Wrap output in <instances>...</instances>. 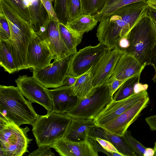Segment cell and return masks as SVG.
Instances as JSON below:
<instances>
[{"mask_svg": "<svg viewBox=\"0 0 156 156\" xmlns=\"http://www.w3.org/2000/svg\"><path fill=\"white\" fill-rule=\"evenodd\" d=\"M149 7L146 1L136 2L122 7L101 21L96 34L99 43L109 50L117 47L120 40L127 36Z\"/></svg>", "mask_w": 156, "mask_h": 156, "instance_id": "1", "label": "cell"}, {"mask_svg": "<svg viewBox=\"0 0 156 156\" xmlns=\"http://www.w3.org/2000/svg\"><path fill=\"white\" fill-rule=\"evenodd\" d=\"M32 103L25 99L17 87L0 86V118L11 121L19 126H33L39 115Z\"/></svg>", "mask_w": 156, "mask_h": 156, "instance_id": "2", "label": "cell"}, {"mask_svg": "<svg viewBox=\"0 0 156 156\" xmlns=\"http://www.w3.org/2000/svg\"><path fill=\"white\" fill-rule=\"evenodd\" d=\"M3 17L9 27L10 37L6 41L13 56L17 72L27 69L26 64L27 52L35 32L30 24L12 9L5 11Z\"/></svg>", "mask_w": 156, "mask_h": 156, "instance_id": "3", "label": "cell"}, {"mask_svg": "<svg viewBox=\"0 0 156 156\" xmlns=\"http://www.w3.org/2000/svg\"><path fill=\"white\" fill-rule=\"evenodd\" d=\"M127 37L129 45L125 52L133 56L142 65H149L156 39L148 11L131 29Z\"/></svg>", "mask_w": 156, "mask_h": 156, "instance_id": "4", "label": "cell"}, {"mask_svg": "<svg viewBox=\"0 0 156 156\" xmlns=\"http://www.w3.org/2000/svg\"><path fill=\"white\" fill-rule=\"evenodd\" d=\"M72 119L66 114L53 111L39 115L32 129L38 147L49 145L63 138Z\"/></svg>", "mask_w": 156, "mask_h": 156, "instance_id": "5", "label": "cell"}, {"mask_svg": "<svg viewBox=\"0 0 156 156\" xmlns=\"http://www.w3.org/2000/svg\"><path fill=\"white\" fill-rule=\"evenodd\" d=\"M30 130L0 118V156H21L29 152L28 145L33 140L27 135Z\"/></svg>", "mask_w": 156, "mask_h": 156, "instance_id": "6", "label": "cell"}, {"mask_svg": "<svg viewBox=\"0 0 156 156\" xmlns=\"http://www.w3.org/2000/svg\"><path fill=\"white\" fill-rule=\"evenodd\" d=\"M113 100L108 84L94 87L65 114L76 119H94Z\"/></svg>", "mask_w": 156, "mask_h": 156, "instance_id": "7", "label": "cell"}, {"mask_svg": "<svg viewBox=\"0 0 156 156\" xmlns=\"http://www.w3.org/2000/svg\"><path fill=\"white\" fill-rule=\"evenodd\" d=\"M73 55L54 60L51 63L33 70V76L46 88H55L63 85L69 75L70 61Z\"/></svg>", "mask_w": 156, "mask_h": 156, "instance_id": "8", "label": "cell"}, {"mask_svg": "<svg viewBox=\"0 0 156 156\" xmlns=\"http://www.w3.org/2000/svg\"><path fill=\"white\" fill-rule=\"evenodd\" d=\"M15 82L22 94L29 101L42 105L48 113L53 111L52 100L46 88L33 76L20 75Z\"/></svg>", "mask_w": 156, "mask_h": 156, "instance_id": "9", "label": "cell"}, {"mask_svg": "<svg viewBox=\"0 0 156 156\" xmlns=\"http://www.w3.org/2000/svg\"><path fill=\"white\" fill-rule=\"evenodd\" d=\"M108 49L99 43L86 47L73 54L71 59L69 75L78 77L89 70Z\"/></svg>", "mask_w": 156, "mask_h": 156, "instance_id": "10", "label": "cell"}, {"mask_svg": "<svg viewBox=\"0 0 156 156\" xmlns=\"http://www.w3.org/2000/svg\"><path fill=\"white\" fill-rule=\"evenodd\" d=\"M58 22L54 21L48 15L42 22L36 34L47 44L54 60L65 57L70 53L61 38Z\"/></svg>", "mask_w": 156, "mask_h": 156, "instance_id": "11", "label": "cell"}, {"mask_svg": "<svg viewBox=\"0 0 156 156\" xmlns=\"http://www.w3.org/2000/svg\"><path fill=\"white\" fill-rule=\"evenodd\" d=\"M125 52L118 47L108 50L90 69L94 87L108 84L121 55Z\"/></svg>", "mask_w": 156, "mask_h": 156, "instance_id": "12", "label": "cell"}, {"mask_svg": "<svg viewBox=\"0 0 156 156\" xmlns=\"http://www.w3.org/2000/svg\"><path fill=\"white\" fill-rule=\"evenodd\" d=\"M149 101L148 95L117 117L98 126L119 136H123L129 126L136 120L142 110L147 107Z\"/></svg>", "mask_w": 156, "mask_h": 156, "instance_id": "13", "label": "cell"}, {"mask_svg": "<svg viewBox=\"0 0 156 156\" xmlns=\"http://www.w3.org/2000/svg\"><path fill=\"white\" fill-rule=\"evenodd\" d=\"M98 143L89 136L86 140L74 142L62 138L49 146L62 156H98Z\"/></svg>", "mask_w": 156, "mask_h": 156, "instance_id": "14", "label": "cell"}, {"mask_svg": "<svg viewBox=\"0 0 156 156\" xmlns=\"http://www.w3.org/2000/svg\"><path fill=\"white\" fill-rule=\"evenodd\" d=\"M148 95L147 90H145L122 100H112L94 120L97 126L105 124L131 107Z\"/></svg>", "mask_w": 156, "mask_h": 156, "instance_id": "15", "label": "cell"}, {"mask_svg": "<svg viewBox=\"0 0 156 156\" xmlns=\"http://www.w3.org/2000/svg\"><path fill=\"white\" fill-rule=\"evenodd\" d=\"M52 55L46 42L33 33L29 44L26 56V64L28 69L33 70L51 63Z\"/></svg>", "mask_w": 156, "mask_h": 156, "instance_id": "16", "label": "cell"}, {"mask_svg": "<svg viewBox=\"0 0 156 156\" xmlns=\"http://www.w3.org/2000/svg\"><path fill=\"white\" fill-rule=\"evenodd\" d=\"M46 90L52 100L53 111L57 113L65 114L76 104L77 97L73 95L72 86H62L53 89Z\"/></svg>", "mask_w": 156, "mask_h": 156, "instance_id": "17", "label": "cell"}, {"mask_svg": "<svg viewBox=\"0 0 156 156\" xmlns=\"http://www.w3.org/2000/svg\"><path fill=\"white\" fill-rule=\"evenodd\" d=\"M145 66L133 56L125 52L119 58L108 83L115 79L126 80L142 73Z\"/></svg>", "mask_w": 156, "mask_h": 156, "instance_id": "18", "label": "cell"}, {"mask_svg": "<svg viewBox=\"0 0 156 156\" xmlns=\"http://www.w3.org/2000/svg\"><path fill=\"white\" fill-rule=\"evenodd\" d=\"M88 136L91 139L98 137L111 143L123 156H136L123 138L120 136L100 127L92 128Z\"/></svg>", "mask_w": 156, "mask_h": 156, "instance_id": "19", "label": "cell"}, {"mask_svg": "<svg viewBox=\"0 0 156 156\" xmlns=\"http://www.w3.org/2000/svg\"><path fill=\"white\" fill-rule=\"evenodd\" d=\"M97 126L94 119L72 118L63 138L74 142L84 140L88 137L91 129Z\"/></svg>", "mask_w": 156, "mask_h": 156, "instance_id": "20", "label": "cell"}, {"mask_svg": "<svg viewBox=\"0 0 156 156\" xmlns=\"http://www.w3.org/2000/svg\"><path fill=\"white\" fill-rule=\"evenodd\" d=\"M29 12L31 25L35 33L39 31L45 18L43 17V6L41 0H23Z\"/></svg>", "mask_w": 156, "mask_h": 156, "instance_id": "21", "label": "cell"}, {"mask_svg": "<svg viewBox=\"0 0 156 156\" xmlns=\"http://www.w3.org/2000/svg\"><path fill=\"white\" fill-rule=\"evenodd\" d=\"M98 21L94 15L84 14L66 24L69 28L80 34L92 30L97 25Z\"/></svg>", "mask_w": 156, "mask_h": 156, "instance_id": "22", "label": "cell"}, {"mask_svg": "<svg viewBox=\"0 0 156 156\" xmlns=\"http://www.w3.org/2000/svg\"><path fill=\"white\" fill-rule=\"evenodd\" d=\"M58 23L62 39L70 53L73 55L77 52V47L81 42L83 35L74 31L60 21Z\"/></svg>", "mask_w": 156, "mask_h": 156, "instance_id": "23", "label": "cell"}, {"mask_svg": "<svg viewBox=\"0 0 156 156\" xmlns=\"http://www.w3.org/2000/svg\"><path fill=\"white\" fill-rule=\"evenodd\" d=\"M90 69L79 76L72 86L73 95L77 97L78 100L82 99L94 87Z\"/></svg>", "mask_w": 156, "mask_h": 156, "instance_id": "24", "label": "cell"}, {"mask_svg": "<svg viewBox=\"0 0 156 156\" xmlns=\"http://www.w3.org/2000/svg\"><path fill=\"white\" fill-rule=\"evenodd\" d=\"M147 0H106L105 5L100 12L94 15L98 22L108 17L118 9L136 2H146Z\"/></svg>", "mask_w": 156, "mask_h": 156, "instance_id": "25", "label": "cell"}, {"mask_svg": "<svg viewBox=\"0 0 156 156\" xmlns=\"http://www.w3.org/2000/svg\"><path fill=\"white\" fill-rule=\"evenodd\" d=\"M0 65L9 74L17 72L13 58L6 41L0 39Z\"/></svg>", "mask_w": 156, "mask_h": 156, "instance_id": "26", "label": "cell"}, {"mask_svg": "<svg viewBox=\"0 0 156 156\" xmlns=\"http://www.w3.org/2000/svg\"><path fill=\"white\" fill-rule=\"evenodd\" d=\"M141 73H140L126 80L113 94V100H122L135 94L134 86L136 83L139 82Z\"/></svg>", "mask_w": 156, "mask_h": 156, "instance_id": "27", "label": "cell"}, {"mask_svg": "<svg viewBox=\"0 0 156 156\" xmlns=\"http://www.w3.org/2000/svg\"><path fill=\"white\" fill-rule=\"evenodd\" d=\"M81 0H67L66 13V23L83 15Z\"/></svg>", "mask_w": 156, "mask_h": 156, "instance_id": "28", "label": "cell"}, {"mask_svg": "<svg viewBox=\"0 0 156 156\" xmlns=\"http://www.w3.org/2000/svg\"><path fill=\"white\" fill-rule=\"evenodd\" d=\"M106 0H81L84 14L94 15L101 12L104 8Z\"/></svg>", "mask_w": 156, "mask_h": 156, "instance_id": "29", "label": "cell"}, {"mask_svg": "<svg viewBox=\"0 0 156 156\" xmlns=\"http://www.w3.org/2000/svg\"><path fill=\"white\" fill-rule=\"evenodd\" d=\"M123 136L136 156H144L146 147L132 136L130 131L127 130Z\"/></svg>", "mask_w": 156, "mask_h": 156, "instance_id": "30", "label": "cell"}, {"mask_svg": "<svg viewBox=\"0 0 156 156\" xmlns=\"http://www.w3.org/2000/svg\"><path fill=\"white\" fill-rule=\"evenodd\" d=\"M13 9L21 17L30 23L31 21L27 9L24 5L23 0H3Z\"/></svg>", "mask_w": 156, "mask_h": 156, "instance_id": "31", "label": "cell"}, {"mask_svg": "<svg viewBox=\"0 0 156 156\" xmlns=\"http://www.w3.org/2000/svg\"><path fill=\"white\" fill-rule=\"evenodd\" d=\"M66 0H53L54 9L55 11L57 12V16L60 21L65 25L66 23Z\"/></svg>", "mask_w": 156, "mask_h": 156, "instance_id": "32", "label": "cell"}, {"mask_svg": "<svg viewBox=\"0 0 156 156\" xmlns=\"http://www.w3.org/2000/svg\"><path fill=\"white\" fill-rule=\"evenodd\" d=\"M0 39L7 41L10 37V32L6 20L0 16Z\"/></svg>", "mask_w": 156, "mask_h": 156, "instance_id": "33", "label": "cell"}, {"mask_svg": "<svg viewBox=\"0 0 156 156\" xmlns=\"http://www.w3.org/2000/svg\"><path fill=\"white\" fill-rule=\"evenodd\" d=\"M48 15L54 21L58 22L59 19L53 7L51 0H41Z\"/></svg>", "mask_w": 156, "mask_h": 156, "instance_id": "34", "label": "cell"}, {"mask_svg": "<svg viewBox=\"0 0 156 156\" xmlns=\"http://www.w3.org/2000/svg\"><path fill=\"white\" fill-rule=\"evenodd\" d=\"M48 145H43L39 147L38 149L34 151L29 155V156H53L55 154Z\"/></svg>", "mask_w": 156, "mask_h": 156, "instance_id": "35", "label": "cell"}, {"mask_svg": "<svg viewBox=\"0 0 156 156\" xmlns=\"http://www.w3.org/2000/svg\"><path fill=\"white\" fill-rule=\"evenodd\" d=\"M92 139L97 141L106 151L108 152L120 153L115 147L108 140L98 137L94 138Z\"/></svg>", "mask_w": 156, "mask_h": 156, "instance_id": "36", "label": "cell"}, {"mask_svg": "<svg viewBox=\"0 0 156 156\" xmlns=\"http://www.w3.org/2000/svg\"><path fill=\"white\" fill-rule=\"evenodd\" d=\"M125 80L115 79L108 83L109 95L112 97Z\"/></svg>", "mask_w": 156, "mask_h": 156, "instance_id": "37", "label": "cell"}, {"mask_svg": "<svg viewBox=\"0 0 156 156\" xmlns=\"http://www.w3.org/2000/svg\"><path fill=\"white\" fill-rule=\"evenodd\" d=\"M149 65L152 66L155 70V74L152 80L156 83V44L155 45L151 54Z\"/></svg>", "mask_w": 156, "mask_h": 156, "instance_id": "38", "label": "cell"}, {"mask_svg": "<svg viewBox=\"0 0 156 156\" xmlns=\"http://www.w3.org/2000/svg\"><path fill=\"white\" fill-rule=\"evenodd\" d=\"M145 120L151 130L156 131V115L147 117Z\"/></svg>", "mask_w": 156, "mask_h": 156, "instance_id": "39", "label": "cell"}, {"mask_svg": "<svg viewBox=\"0 0 156 156\" xmlns=\"http://www.w3.org/2000/svg\"><path fill=\"white\" fill-rule=\"evenodd\" d=\"M78 77H75L69 75H68L65 79L63 86L67 87L72 86L76 82Z\"/></svg>", "mask_w": 156, "mask_h": 156, "instance_id": "40", "label": "cell"}, {"mask_svg": "<svg viewBox=\"0 0 156 156\" xmlns=\"http://www.w3.org/2000/svg\"><path fill=\"white\" fill-rule=\"evenodd\" d=\"M148 85L147 84H142L138 82L135 84L134 87V91L135 94H137L144 90H147Z\"/></svg>", "mask_w": 156, "mask_h": 156, "instance_id": "41", "label": "cell"}, {"mask_svg": "<svg viewBox=\"0 0 156 156\" xmlns=\"http://www.w3.org/2000/svg\"><path fill=\"white\" fill-rule=\"evenodd\" d=\"M129 42L127 37L121 39L119 41L117 47L125 51V50L128 47Z\"/></svg>", "mask_w": 156, "mask_h": 156, "instance_id": "42", "label": "cell"}, {"mask_svg": "<svg viewBox=\"0 0 156 156\" xmlns=\"http://www.w3.org/2000/svg\"><path fill=\"white\" fill-rule=\"evenodd\" d=\"M148 14L156 22V9L149 7L148 11Z\"/></svg>", "mask_w": 156, "mask_h": 156, "instance_id": "43", "label": "cell"}, {"mask_svg": "<svg viewBox=\"0 0 156 156\" xmlns=\"http://www.w3.org/2000/svg\"><path fill=\"white\" fill-rule=\"evenodd\" d=\"M154 151L153 148L146 147L144 156H154Z\"/></svg>", "mask_w": 156, "mask_h": 156, "instance_id": "44", "label": "cell"}, {"mask_svg": "<svg viewBox=\"0 0 156 156\" xmlns=\"http://www.w3.org/2000/svg\"><path fill=\"white\" fill-rule=\"evenodd\" d=\"M151 22L152 23V26L154 31V33L155 34L156 39V22L151 17L149 16Z\"/></svg>", "mask_w": 156, "mask_h": 156, "instance_id": "45", "label": "cell"}, {"mask_svg": "<svg viewBox=\"0 0 156 156\" xmlns=\"http://www.w3.org/2000/svg\"><path fill=\"white\" fill-rule=\"evenodd\" d=\"M153 148L154 151V156H156V141L154 143V146Z\"/></svg>", "mask_w": 156, "mask_h": 156, "instance_id": "46", "label": "cell"}, {"mask_svg": "<svg viewBox=\"0 0 156 156\" xmlns=\"http://www.w3.org/2000/svg\"><path fill=\"white\" fill-rule=\"evenodd\" d=\"M51 0L53 2V0Z\"/></svg>", "mask_w": 156, "mask_h": 156, "instance_id": "47", "label": "cell"}]
</instances>
